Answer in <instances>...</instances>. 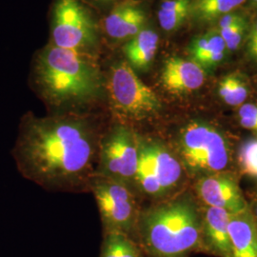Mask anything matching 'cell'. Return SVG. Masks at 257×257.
Listing matches in <instances>:
<instances>
[{"label":"cell","mask_w":257,"mask_h":257,"mask_svg":"<svg viewBox=\"0 0 257 257\" xmlns=\"http://www.w3.org/2000/svg\"><path fill=\"white\" fill-rule=\"evenodd\" d=\"M100 142L92 127L72 117L23 122L14 156L25 177L49 188L67 189L91 182Z\"/></svg>","instance_id":"obj_1"},{"label":"cell","mask_w":257,"mask_h":257,"mask_svg":"<svg viewBox=\"0 0 257 257\" xmlns=\"http://www.w3.org/2000/svg\"><path fill=\"white\" fill-rule=\"evenodd\" d=\"M36 74L45 97L57 106L86 104L101 92V74L95 63L78 52L55 45L38 57Z\"/></svg>","instance_id":"obj_2"},{"label":"cell","mask_w":257,"mask_h":257,"mask_svg":"<svg viewBox=\"0 0 257 257\" xmlns=\"http://www.w3.org/2000/svg\"><path fill=\"white\" fill-rule=\"evenodd\" d=\"M138 244L153 257H181L201 246L203 227L193 203L159 205L138 218Z\"/></svg>","instance_id":"obj_3"},{"label":"cell","mask_w":257,"mask_h":257,"mask_svg":"<svg viewBox=\"0 0 257 257\" xmlns=\"http://www.w3.org/2000/svg\"><path fill=\"white\" fill-rule=\"evenodd\" d=\"M107 88L111 109L121 118L147 119L162 109L157 94L139 78L127 61L111 67Z\"/></svg>","instance_id":"obj_4"},{"label":"cell","mask_w":257,"mask_h":257,"mask_svg":"<svg viewBox=\"0 0 257 257\" xmlns=\"http://www.w3.org/2000/svg\"><path fill=\"white\" fill-rule=\"evenodd\" d=\"M184 165L194 174H219L230 162L229 146L217 128L193 121L184 127L179 138Z\"/></svg>","instance_id":"obj_5"},{"label":"cell","mask_w":257,"mask_h":257,"mask_svg":"<svg viewBox=\"0 0 257 257\" xmlns=\"http://www.w3.org/2000/svg\"><path fill=\"white\" fill-rule=\"evenodd\" d=\"M90 183L105 231H119L133 237L139 215L131 186L96 175Z\"/></svg>","instance_id":"obj_6"},{"label":"cell","mask_w":257,"mask_h":257,"mask_svg":"<svg viewBox=\"0 0 257 257\" xmlns=\"http://www.w3.org/2000/svg\"><path fill=\"white\" fill-rule=\"evenodd\" d=\"M139 157L135 182L149 195L159 196L177 186L182 176L178 159L161 143L138 138Z\"/></svg>","instance_id":"obj_7"},{"label":"cell","mask_w":257,"mask_h":257,"mask_svg":"<svg viewBox=\"0 0 257 257\" xmlns=\"http://www.w3.org/2000/svg\"><path fill=\"white\" fill-rule=\"evenodd\" d=\"M138 157V136L127 126H115L100 142L95 175L131 186L136 179Z\"/></svg>","instance_id":"obj_8"},{"label":"cell","mask_w":257,"mask_h":257,"mask_svg":"<svg viewBox=\"0 0 257 257\" xmlns=\"http://www.w3.org/2000/svg\"><path fill=\"white\" fill-rule=\"evenodd\" d=\"M97 28L79 0H58L53 20L54 45L81 53L96 44Z\"/></svg>","instance_id":"obj_9"},{"label":"cell","mask_w":257,"mask_h":257,"mask_svg":"<svg viewBox=\"0 0 257 257\" xmlns=\"http://www.w3.org/2000/svg\"><path fill=\"white\" fill-rule=\"evenodd\" d=\"M197 191L209 207L221 208L231 214L248 211L238 184L230 176L213 174L202 177L197 184Z\"/></svg>","instance_id":"obj_10"},{"label":"cell","mask_w":257,"mask_h":257,"mask_svg":"<svg viewBox=\"0 0 257 257\" xmlns=\"http://www.w3.org/2000/svg\"><path fill=\"white\" fill-rule=\"evenodd\" d=\"M207 72L191 58L171 56L162 67L160 81L172 94H187L199 90L206 82Z\"/></svg>","instance_id":"obj_11"},{"label":"cell","mask_w":257,"mask_h":257,"mask_svg":"<svg viewBox=\"0 0 257 257\" xmlns=\"http://www.w3.org/2000/svg\"><path fill=\"white\" fill-rule=\"evenodd\" d=\"M147 17L141 6L126 0L118 4L105 19V30L109 37L116 40H128L145 28Z\"/></svg>","instance_id":"obj_12"},{"label":"cell","mask_w":257,"mask_h":257,"mask_svg":"<svg viewBox=\"0 0 257 257\" xmlns=\"http://www.w3.org/2000/svg\"><path fill=\"white\" fill-rule=\"evenodd\" d=\"M231 257H257V221L248 211L230 214Z\"/></svg>","instance_id":"obj_13"},{"label":"cell","mask_w":257,"mask_h":257,"mask_svg":"<svg viewBox=\"0 0 257 257\" xmlns=\"http://www.w3.org/2000/svg\"><path fill=\"white\" fill-rule=\"evenodd\" d=\"M229 211L210 207L205 215L204 239L206 246L211 251L220 257H231L230 238H229Z\"/></svg>","instance_id":"obj_14"},{"label":"cell","mask_w":257,"mask_h":257,"mask_svg":"<svg viewBox=\"0 0 257 257\" xmlns=\"http://www.w3.org/2000/svg\"><path fill=\"white\" fill-rule=\"evenodd\" d=\"M188 51L191 59L200 65L206 72L221 64L228 53L225 41L214 29L194 37Z\"/></svg>","instance_id":"obj_15"},{"label":"cell","mask_w":257,"mask_h":257,"mask_svg":"<svg viewBox=\"0 0 257 257\" xmlns=\"http://www.w3.org/2000/svg\"><path fill=\"white\" fill-rule=\"evenodd\" d=\"M159 47V37L156 31L145 27L128 39L123 48L128 63L136 72H144L153 64Z\"/></svg>","instance_id":"obj_16"},{"label":"cell","mask_w":257,"mask_h":257,"mask_svg":"<svg viewBox=\"0 0 257 257\" xmlns=\"http://www.w3.org/2000/svg\"><path fill=\"white\" fill-rule=\"evenodd\" d=\"M248 0H193L191 18L196 24L214 25L225 15L235 12Z\"/></svg>","instance_id":"obj_17"},{"label":"cell","mask_w":257,"mask_h":257,"mask_svg":"<svg viewBox=\"0 0 257 257\" xmlns=\"http://www.w3.org/2000/svg\"><path fill=\"white\" fill-rule=\"evenodd\" d=\"M143 249L126 233L105 231L99 257H143Z\"/></svg>","instance_id":"obj_18"},{"label":"cell","mask_w":257,"mask_h":257,"mask_svg":"<svg viewBox=\"0 0 257 257\" xmlns=\"http://www.w3.org/2000/svg\"><path fill=\"white\" fill-rule=\"evenodd\" d=\"M193 0H164L159 6L157 18L160 27L167 33L178 30L191 16Z\"/></svg>","instance_id":"obj_19"},{"label":"cell","mask_w":257,"mask_h":257,"mask_svg":"<svg viewBox=\"0 0 257 257\" xmlns=\"http://www.w3.org/2000/svg\"><path fill=\"white\" fill-rule=\"evenodd\" d=\"M217 92L225 104L231 107H240L248 97V84L242 74L231 73L225 75L219 81Z\"/></svg>","instance_id":"obj_20"},{"label":"cell","mask_w":257,"mask_h":257,"mask_svg":"<svg viewBox=\"0 0 257 257\" xmlns=\"http://www.w3.org/2000/svg\"><path fill=\"white\" fill-rule=\"evenodd\" d=\"M238 164L244 175L257 180V138L248 139L241 144Z\"/></svg>","instance_id":"obj_21"},{"label":"cell","mask_w":257,"mask_h":257,"mask_svg":"<svg viewBox=\"0 0 257 257\" xmlns=\"http://www.w3.org/2000/svg\"><path fill=\"white\" fill-rule=\"evenodd\" d=\"M248 20L241 22L238 25L230 28L224 32L219 33L228 52H234L238 50L239 47L244 42L245 38L248 37Z\"/></svg>","instance_id":"obj_22"},{"label":"cell","mask_w":257,"mask_h":257,"mask_svg":"<svg viewBox=\"0 0 257 257\" xmlns=\"http://www.w3.org/2000/svg\"><path fill=\"white\" fill-rule=\"evenodd\" d=\"M237 116L243 128L257 134V104L244 103L239 107Z\"/></svg>","instance_id":"obj_23"},{"label":"cell","mask_w":257,"mask_h":257,"mask_svg":"<svg viewBox=\"0 0 257 257\" xmlns=\"http://www.w3.org/2000/svg\"><path fill=\"white\" fill-rule=\"evenodd\" d=\"M246 20H248L246 16L239 13L238 11H235V12H232L228 15H225L218 19L216 21V23L214 24L215 25L214 30H216L218 33H221V32H224L235 25H238L241 22L246 21Z\"/></svg>","instance_id":"obj_24"},{"label":"cell","mask_w":257,"mask_h":257,"mask_svg":"<svg viewBox=\"0 0 257 257\" xmlns=\"http://www.w3.org/2000/svg\"><path fill=\"white\" fill-rule=\"evenodd\" d=\"M247 54L251 60L257 62V20L247 37Z\"/></svg>","instance_id":"obj_25"},{"label":"cell","mask_w":257,"mask_h":257,"mask_svg":"<svg viewBox=\"0 0 257 257\" xmlns=\"http://www.w3.org/2000/svg\"><path fill=\"white\" fill-rule=\"evenodd\" d=\"M250 9L257 12V0H248Z\"/></svg>","instance_id":"obj_26"},{"label":"cell","mask_w":257,"mask_h":257,"mask_svg":"<svg viewBox=\"0 0 257 257\" xmlns=\"http://www.w3.org/2000/svg\"><path fill=\"white\" fill-rule=\"evenodd\" d=\"M253 216H254V218L256 219L257 221V196L256 198H255V200H254V204H253Z\"/></svg>","instance_id":"obj_27"},{"label":"cell","mask_w":257,"mask_h":257,"mask_svg":"<svg viewBox=\"0 0 257 257\" xmlns=\"http://www.w3.org/2000/svg\"><path fill=\"white\" fill-rule=\"evenodd\" d=\"M99 1H102V2H110V1H114V0H99Z\"/></svg>","instance_id":"obj_28"}]
</instances>
